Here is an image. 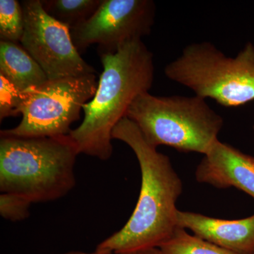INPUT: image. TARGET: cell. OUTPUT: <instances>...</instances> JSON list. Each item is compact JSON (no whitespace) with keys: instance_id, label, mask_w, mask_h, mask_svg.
Here are the masks:
<instances>
[{"instance_id":"obj_7","label":"cell","mask_w":254,"mask_h":254,"mask_svg":"<svg viewBox=\"0 0 254 254\" xmlns=\"http://www.w3.org/2000/svg\"><path fill=\"white\" fill-rule=\"evenodd\" d=\"M24 33L20 44L46 73L49 80L95 73L81 58L67 26L50 16L41 0L21 3Z\"/></svg>"},{"instance_id":"obj_11","label":"cell","mask_w":254,"mask_h":254,"mask_svg":"<svg viewBox=\"0 0 254 254\" xmlns=\"http://www.w3.org/2000/svg\"><path fill=\"white\" fill-rule=\"evenodd\" d=\"M0 75L22 92L41 86L49 80L19 43L3 41L0 42Z\"/></svg>"},{"instance_id":"obj_4","label":"cell","mask_w":254,"mask_h":254,"mask_svg":"<svg viewBox=\"0 0 254 254\" xmlns=\"http://www.w3.org/2000/svg\"><path fill=\"white\" fill-rule=\"evenodd\" d=\"M126 118L136 124L149 144L172 147L184 153L204 155L224 125L222 117L200 97L138 95Z\"/></svg>"},{"instance_id":"obj_17","label":"cell","mask_w":254,"mask_h":254,"mask_svg":"<svg viewBox=\"0 0 254 254\" xmlns=\"http://www.w3.org/2000/svg\"><path fill=\"white\" fill-rule=\"evenodd\" d=\"M129 254H162L158 248H150L146 250L137 251Z\"/></svg>"},{"instance_id":"obj_8","label":"cell","mask_w":254,"mask_h":254,"mask_svg":"<svg viewBox=\"0 0 254 254\" xmlns=\"http://www.w3.org/2000/svg\"><path fill=\"white\" fill-rule=\"evenodd\" d=\"M155 4L151 0H103L91 17L70 30L79 53L98 45V53H114L151 32Z\"/></svg>"},{"instance_id":"obj_2","label":"cell","mask_w":254,"mask_h":254,"mask_svg":"<svg viewBox=\"0 0 254 254\" xmlns=\"http://www.w3.org/2000/svg\"><path fill=\"white\" fill-rule=\"evenodd\" d=\"M103 72L96 93L83 106L84 118L69 136L80 153L107 160L113 147L112 133L126 118L138 95L149 92L154 79L153 53L142 40L128 42L114 53H100Z\"/></svg>"},{"instance_id":"obj_19","label":"cell","mask_w":254,"mask_h":254,"mask_svg":"<svg viewBox=\"0 0 254 254\" xmlns=\"http://www.w3.org/2000/svg\"></svg>"},{"instance_id":"obj_1","label":"cell","mask_w":254,"mask_h":254,"mask_svg":"<svg viewBox=\"0 0 254 254\" xmlns=\"http://www.w3.org/2000/svg\"><path fill=\"white\" fill-rule=\"evenodd\" d=\"M112 137L126 143L136 155L141 169V190L136 208L125 226L96 249L129 254L158 248L178 227L176 203L182 192L181 179L168 155L145 141L129 119L125 118L118 124Z\"/></svg>"},{"instance_id":"obj_6","label":"cell","mask_w":254,"mask_h":254,"mask_svg":"<svg viewBox=\"0 0 254 254\" xmlns=\"http://www.w3.org/2000/svg\"><path fill=\"white\" fill-rule=\"evenodd\" d=\"M95 73L48 80L41 86L23 92L18 126L1 130L0 135L16 137L65 136L80 118L83 106L98 88Z\"/></svg>"},{"instance_id":"obj_3","label":"cell","mask_w":254,"mask_h":254,"mask_svg":"<svg viewBox=\"0 0 254 254\" xmlns=\"http://www.w3.org/2000/svg\"><path fill=\"white\" fill-rule=\"evenodd\" d=\"M0 190L33 203L63 198L76 185L80 154L68 135L16 137L0 135Z\"/></svg>"},{"instance_id":"obj_13","label":"cell","mask_w":254,"mask_h":254,"mask_svg":"<svg viewBox=\"0 0 254 254\" xmlns=\"http://www.w3.org/2000/svg\"><path fill=\"white\" fill-rule=\"evenodd\" d=\"M162 254H235L178 227L173 235L158 247Z\"/></svg>"},{"instance_id":"obj_14","label":"cell","mask_w":254,"mask_h":254,"mask_svg":"<svg viewBox=\"0 0 254 254\" xmlns=\"http://www.w3.org/2000/svg\"><path fill=\"white\" fill-rule=\"evenodd\" d=\"M24 33L22 6L16 0H0L1 41L19 43Z\"/></svg>"},{"instance_id":"obj_16","label":"cell","mask_w":254,"mask_h":254,"mask_svg":"<svg viewBox=\"0 0 254 254\" xmlns=\"http://www.w3.org/2000/svg\"><path fill=\"white\" fill-rule=\"evenodd\" d=\"M23 92L18 90L11 82L0 75V120L18 115Z\"/></svg>"},{"instance_id":"obj_10","label":"cell","mask_w":254,"mask_h":254,"mask_svg":"<svg viewBox=\"0 0 254 254\" xmlns=\"http://www.w3.org/2000/svg\"><path fill=\"white\" fill-rule=\"evenodd\" d=\"M177 225L232 253L254 254V215L229 220L178 210Z\"/></svg>"},{"instance_id":"obj_12","label":"cell","mask_w":254,"mask_h":254,"mask_svg":"<svg viewBox=\"0 0 254 254\" xmlns=\"http://www.w3.org/2000/svg\"><path fill=\"white\" fill-rule=\"evenodd\" d=\"M103 0H43L47 13L70 30L84 22L94 14Z\"/></svg>"},{"instance_id":"obj_5","label":"cell","mask_w":254,"mask_h":254,"mask_svg":"<svg viewBox=\"0 0 254 254\" xmlns=\"http://www.w3.org/2000/svg\"><path fill=\"white\" fill-rule=\"evenodd\" d=\"M165 76L195 95L227 108L254 100V46L247 43L235 58L209 42L194 43L166 65Z\"/></svg>"},{"instance_id":"obj_9","label":"cell","mask_w":254,"mask_h":254,"mask_svg":"<svg viewBox=\"0 0 254 254\" xmlns=\"http://www.w3.org/2000/svg\"><path fill=\"white\" fill-rule=\"evenodd\" d=\"M195 179L218 189L235 187L254 198V157L218 139L197 167Z\"/></svg>"},{"instance_id":"obj_18","label":"cell","mask_w":254,"mask_h":254,"mask_svg":"<svg viewBox=\"0 0 254 254\" xmlns=\"http://www.w3.org/2000/svg\"><path fill=\"white\" fill-rule=\"evenodd\" d=\"M62 254H112L108 251L95 250V252H91V253H87V252H71L68 253Z\"/></svg>"},{"instance_id":"obj_15","label":"cell","mask_w":254,"mask_h":254,"mask_svg":"<svg viewBox=\"0 0 254 254\" xmlns=\"http://www.w3.org/2000/svg\"><path fill=\"white\" fill-rule=\"evenodd\" d=\"M31 204V202L22 195L11 193L0 195V214L6 220L20 221L27 218Z\"/></svg>"}]
</instances>
